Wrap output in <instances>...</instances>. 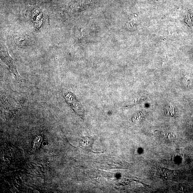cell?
<instances>
[{"mask_svg":"<svg viewBox=\"0 0 193 193\" xmlns=\"http://www.w3.org/2000/svg\"><path fill=\"white\" fill-rule=\"evenodd\" d=\"M1 58L13 73L15 78L20 83L25 82L27 81L25 80L21 77L18 72L17 67L13 59L10 56L8 48L5 43L1 41Z\"/></svg>","mask_w":193,"mask_h":193,"instance_id":"6da1fadb","label":"cell"},{"mask_svg":"<svg viewBox=\"0 0 193 193\" xmlns=\"http://www.w3.org/2000/svg\"><path fill=\"white\" fill-rule=\"evenodd\" d=\"M94 142V139L91 137H85L79 141V145L85 150H90Z\"/></svg>","mask_w":193,"mask_h":193,"instance_id":"7a4b0ae2","label":"cell"},{"mask_svg":"<svg viewBox=\"0 0 193 193\" xmlns=\"http://www.w3.org/2000/svg\"><path fill=\"white\" fill-rule=\"evenodd\" d=\"M165 114L168 116L173 117L175 115V108L174 106L171 104L167 106L165 109Z\"/></svg>","mask_w":193,"mask_h":193,"instance_id":"3957f363","label":"cell"}]
</instances>
